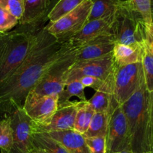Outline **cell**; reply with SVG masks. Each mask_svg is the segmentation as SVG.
<instances>
[{"label": "cell", "instance_id": "6da1fadb", "mask_svg": "<svg viewBox=\"0 0 153 153\" xmlns=\"http://www.w3.org/2000/svg\"><path fill=\"white\" fill-rule=\"evenodd\" d=\"M64 43L48 31L46 25L38 34L35 42L22 64L0 85V117H8L22 108L27 95L40 82L57 59Z\"/></svg>", "mask_w": 153, "mask_h": 153}, {"label": "cell", "instance_id": "7a4b0ae2", "mask_svg": "<svg viewBox=\"0 0 153 153\" xmlns=\"http://www.w3.org/2000/svg\"><path fill=\"white\" fill-rule=\"evenodd\" d=\"M127 122L130 150L134 153H147L153 150L151 128L150 92L145 79L136 92L122 105Z\"/></svg>", "mask_w": 153, "mask_h": 153}, {"label": "cell", "instance_id": "3957f363", "mask_svg": "<svg viewBox=\"0 0 153 153\" xmlns=\"http://www.w3.org/2000/svg\"><path fill=\"white\" fill-rule=\"evenodd\" d=\"M47 23L18 24L13 30L0 33V85L25 61L38 34Z\"/></svg>", "mask_w": 153, "mask_h": 153}, {"label": "cell", "instance_id": "277c9868", "mask_svg": "<svg viewBox=\"0 0 153 153\" xmlns=\"http://www.w3.org/2000/svg\"><path fill=\"white\" fill-rule=\"evenodd\" d=\"M79 45L70 42L64 43L59 56L46 70L32 92L39 95H58L64 88V77L76 62ZM31 92V91H30Z\"/></svg>", "mask_w": 153, "mask_h": 153}, {"label": "cell", "instance_id": "5b68a950", "mask_svg": "<svg viewBox=\"0 0 153 153\" xmlns=\"http://www.w3.org/2000/svg\"><path fill=\"white\" fill-rule=\"evenodd\" d=\"M146 25L142 16L121 3L112 24V36L116 43L144 44Z\"/></svg>", "mask_w": 153, "mask_h": 153}, {"label": "cell", "instance_id": "8992f818", "mask_svg": "<svg viewBox=\"0 0 153 153\" xmlns=\"http://www.w3.org/2000/svg\"><path fill=\"white\" fill-rule=\"evenodd\" d=\"M91 0H85L76 8L55 22L46 24L48 31L62 43L69 42L88 22L92 7Z\"/></svg>", "mask_w": 153, "mask_h": 153}, {"label": "cell", "instance_id": "52a82bcc", "mask_svg": "<svg viewBox=\"0 0 153 153\" xmlns=\"http://www.w3.org/2000/svg\"><path fill=\"white\" fill-rule=\"evenodd\" d=\"M144 80L142 62L114 68V94L117 104L125 102L140 86Z\"/></svg>", "mask_w": 153, "mask_h": 153}, {"label": "cell", "instance_id": "ba28073f", "mask_svg": "<svg viewBox=\"0 0 153 153\" xmlns=\"http://www.w3.org/2000/svg\"><path fill=\"white\" fill-rule=\"evenodd\" d=\"M115 67L112 53L100 58L76 61L68 71L64 77V86L70 82L86 76L98 78L104 81L113 71Z\"/></svg>", "mask_w": 153, "mask_h": 153}, {"label": "cell", "instance_id": "9c48e42d", "mask_svg": "<svg viewBox=\"0 0 153 153\" xmlns=\"http://www.w3.org/2000/svg\"><path fill=\"white\" fill-rule=\"evenodd\" d=\"M130 150L127 122L121 105L114 109L110 117L106 135V153Z\"/></svg>", "mask_w": 153, "mask_h": 153}, {"label": "cell", "instance_id": "30bf717a", "mask_svg": "<svg viewBox=\"0 0 153 153\" xmlns=\"http://www.w3.org/2000/svg\"><path fill=\"white\" fill-rule=\"evenodd\" d=\"M80 101L68 102L58 105L56 111L52 117L40 124L32 123L33 133H49L74 130V123Z\"/></svg>", "mask_w": 153, "mask_h": 153}, {"label": "cell", "instance_id": "8fae6325", "mask_svg": "<svg viewBox=\"0 0 153 153\" xmlns=\"http://www.w3.org/2000/svg\"><path fill=\"white\" fill-rule=\"evenodd\" d=\"M13 129V148L10 153H28L34 148L32 138L33 121L23 108L8 117Z\"/></svg>", "mask_w": 153, "mask_h": 153}, {"label": "cell", "instance_id": "7c38bea8", "mask_svg": "<svg viewBox=\"0 0 153 153\" xmlns=\"http://www.w3.org/2000/svg\"><path fill=\"white\" fill-rule=\"evenodd\" d=\"M22 108L34 123H44L58 108V95H39L31 91L26 98Z\"/></svg>", "mask_w": 153, "mask_h": 153}, {"label": "cell", "instance_id": "4fadbf2b", "mask_svg": "<svg viewBox=\"0 0 153 153\" xmlns=\"http://www.w3.org/2000/svg\"><path fill=\"white\" fill-rule=\"evenodd\" d=\"M116 43L112 35H103L83 43L78 48L76 61L103 58L112 53Z\"/></svg>", "mask_w": 153, "mask_h": 153}, {"label": "cell", "instance_id": "5bb4252c", "mask_svg": "<svg viewBox=\"0 0 153 153\" xmlns=\"http://www.w3.org/2000/svg\"><path fill=\"white\" fill-rule=\"evenodd\" d=\"M88 102L95 112H112L118 106L114 94V70Z\"/></svg>", "mask_w": 153, "mask_h": 153}, {"label": "cell", "instance_id": "9a60e30c", "mask_svg": "<svg viewBox=\"0 0 153 153\" xmlns=\"http://www.w3.org/2000/svg\"><path fill=\"white\" fill-rule=\"evenodd\" d=\"M114 17L99 19L87 22L83 28L73 36L69 42L81 46L83 43L100 36L112 35V24Z\"/></svg>", "mask_w": 153, "mask_h": 153}, {"label": "cell", "instance_id": "2e32d148", "mask_svg": "<svg viewBox=\"0 0 153 153\" xmlns=\"http://www.w3.org/2000/svg\"><path fill=\"white\" fill-rule=\"evenodd\" d=\"M56 0H24V12L19 21L21 25L49 22L48 14Z\"/></svg>", "mask_w": 153, "mask_h": 153}, {"label": "cell", "instance_id": "e0dca14e", "mask_svg": "<svg viewBox=\"0 0 153 153\" xmlns=\"http://www.w3.org/2000/svg\"><path fill=\"white\" fill-rule=\"evenodd\" d=\"M59 142L70 153H90L84 135L75 130L45 133Z\"/></svg>", "mask_w": 153, "mask_h": 153}, {"label": "cell", "instance_id": "ac0fdd59", "mask_svg": "<svg viewBox=\"0 0 153 153\" xmlns=\"http://www.w3.org/2000/svg\"><path fill=\"white\" fill-rule=\"evenodd\" d=\"M144 44L125 45L116 43L112 50L115 64L118 66L142 62Z\"/></svg>", "mask_w": 153, "mask_h": 153}, {"label": "cell", "instance_id": "d6986e66", "mask_svg": "<svg viewBox=\"0 0 153 153\" xmlns=\"http://www.w3.org/2000/svg\"><path fill=\"white\" fill-rule=\"evenodd\" d=\"M91 1L92 4L88 22L114 17L121 4L120 0H91Z\"/></svg>", "mask_w": 153, "mask_h": 153}, {"label": "cell", "instance_id": "ffe728a7", "mask_svg": "<svg viewBox=\"0 0 153 153\" xmlns=\"http://www.w3.org/2000/svg\"><path fill=\"white\" fill-rule=\"evenodd\" d=\"M112 112H95L87 131L83 134L85 137L105 136L107 132L110 117Z\"/></svg>", "mask_w": 153, "mask_h": 153}, {"label": "cell", "instance_id": "44dd1931", "mask_svg": "<svg viewBox=\"0 0 153 153\" xmlns=\"http://www.w3.org/2000/svg\"><path fill=\"white\" fill-rule=\"evenodd\" d=\"M94 110L87 101H80V105L76 112L74 123V130L83 134L90 125L92 119L94 116Z\"/></svg>", "mask_w": 153, "mask_h": 153}, {"label": "cell", "instance_id": "7402d4cb", "mask_svg": "<svg viewBox=\"0 0 153 153\" xmlns=\"http://www.w3.org/2000/svg\"><path fill=\"white\" fill-rule=\"evenodd\" d=\"M85 0H58L48 14L50 22H55L82 4Z\"/></svg>", "mask_w": 153, "mask_h": 153}, {"label": "cell", "instance_id": "603a6c76", "mask_svg": "<svg viewBox=\"0 0 153 153\" xmlns=\"http://www.w3.org/2000/svg\"><path fill=\"white\" fill-rule=\"evenodd\" d=\"M85 87L80 80H75L65 85L58 94V105L70 101L72 97H76L80 101H87L85 96Z\"/></svg>", "mask_w": 153, "mask_h": 153}, {"label": "cell", "instance_id": "cb8c5ba5", "mask_svg": "<svg viewBox=\"0 0 153 153\" xmlns=\"http://www.w3.org/2000/svg\"><path fill=\"white\" fill-rule=\"evenodd\" d=\"M32 138L34 146L41 148L49 153H70L59 142L45 133H33Z\"/></svg>", "mask_w": 153, "mask_h": 153}, {"label": "cell", "instance_id": "d4e9b609", "mask_svg": "<svg viewBox=\"0 0 153 153\" xmlns=\"http://www.w3.org/2000/svg\"><path fill=\"white\" fill-rule=\"evenodd\" d=\"M121 3L128 6L142 16L146 25H153L150 0H120Z\"/></svg>", "mask_w": 153, "mask_h": 153}, {"label": "cell", "instance_id": "484cf974", "mask_svg": "<svg viewBox=\"0 0 153 153\" xmlns=\"http://www.w3.org/2000/svg\"><path fill=\"white\" fill-rule=\"evenodd\" d=\"M13 129L9 117L0 120V149L7 153L11 152L13 148Z\"/></svg>", "mask_w": 153, "mask_h": 153}, {"label": "cell", "instance_id": "4316f807", "mask_svg": "<svg viewBox=\"0 0 153 153\" xmlns=\"http://www.w3.org/2000/svg\"><path fill=\"white\" fill-rule=\"evenodd\" d=\"M146 87L148 92L153 91V56L145 42L142 59Z\"/></svg>", "mask_w": 153, "mask_h": 153}, {"label": "cell", "instance_id": "83f0119b", "mask_svg": "<svg viewBox=\"0 0 153 153\" xmlns=\"http://www.w3.org/2000/svg\"><path fill=\"white\" fill-rule=\"evenodd\" d=\"M0 7L20 20L24 12V0H0Z\"/></svg>", "mask_w": 153, "mask_h": 153}, {"label": "cell", "instance_id": "f1b7e54d", "mask_svg": "<svg viewBox=\"0 0 153 153\" xmlns=\"http://www.w3.org/2000/svg\"><path fill=\"white\" fill-rule=\"evenodd\" d=\"M19 24V20L10 13L0 7V33L10 31Z\"/></svg>", "mask_w": 153, "mask_h": 153}, {"label": "cell", "instance_id": "f546056e", "mask_svg": "<svg viewBox=\"0 0 153 153\" xmlns=\"http://www.w3.org/2000/svg\"><path fill=\"white\" fill-rule=\"evenodd\" d=\"M86 143L90 153H106V137L95 136V137H85Z\"/></svg>", "mask_w": 153, "mask_h": 153}, {"label": "cell", "instance_id": "4dcf8cb0", "mask_svg": "<svg viewBox=\"0 0 153 153\" xmlns=\"http://www.w3.org/2000/svg\"><path fill=\"white\" fill-rule=\"evenodd\" d=\"M80 82L85 88L88 87V88L94 89L95 91L101 86L104 82V81L101 80V79H98V78L92 77V76L83 77L80 79Z\"/></svg>", "mask_w": 153, "mask_h": 153}, {"label": "cell", "instance_id": "1f68e13d", "mask_svg": "<svg viewBox=\"0 0 153 153\" xmlns=\"http://www.w3.org/2000/svg\"><path fill=\"white\" fill-rule=\"evenodd\" d=\"M146 43L153 56V25H147L146 28Z\"/></svg>", "mask_w": 153, "mask_h": 153}, {"label": "cell", "instance_id": "d6a6232c", "mask_svg": "<svg viewBox=\"0 0 153 153\" xmlns=\"http://www.w3.org/2000/svg\"><path fill=\"white\" fill-rule=\"evenodd\" d=\"M150 108H151V128L153 146V91L152 92H150Z\"/></svg>", "mask_w": 153, "mask_h": 153}, {"label": "cell", "instance_id": "836d02e7", "mask_svg": "<svg viewBox=\"0 0 153 153\" xmlns=\"http://www.w3.org/2000/svg\"><path fill=\"white\" fill-rule=\"evenodd\" d=\"M28 153H49V152H47L46 150H44V149H41V148L40 147H38V146H35L34 145V148H33L32 149H31V150H30Z\"/></svg>", "mask_w": 153, "mask_h": 153}, {"label": "cell", "instance_id": "e575fe53", "mask_svg": "<svg viewBox=\"0 0 153 153\" xmlns=\"http://www.w3.org/2000/svg\"><path fill=\"white\" fill-rule=\"evenodd\" d=\"M114 153H134L131 150H124L122 151V152H114Z\"/></svg>", "mask_w": 153, "mask_h": 153}, {"label": "cell", "instance_id": "d590c367", "mask_svg": "<svg viewBox=\"0 0 153 153\" xmlns=\"http://www.w3.org/2000/svg\"><path fill=\"white\" fill-rule=\"evenodd\" d=\"M150 4H151V10L152 13H153V0H150Z\"/></svg>", "mask_w": 153, "mask_h": 153}, {"label": "cell", "instance_id": "8d00e7d4", "mask_svg": "<svg viewBox=\"0 0 153 153\" xmlns=\"http://www.w3.org/2000/svg\"><path fill=\"white\" fill-rule=\"evenodd\" d=\"M1 153H7V152H4V151L1 150Z\"/></svg>", "mask_w": 153, "mask_h": 153}, {"label": "cell", "instance_id": "74e56055", "mask_svg": "<svg viewBox=\"0 0 153 153\" xmlns=\"http://www.w3.org/2000/svg\"><path fill=\"white\" fill-rule=\"evenodd\" d=\"M147 153H153V150H152L151 152H147Z\"/></svg>", "mask_w": 153, "mask_h": 153}, {"label": "cell", "instance_id": "f35d334b", "mask_svg": "<svg viewBox=\"0 0 153 153\" xmlns=\"http://www.w3.org/2000/svg\"><path fill=\"white\" fill-rule=\"evenodd\" d=\"M152 21H153V13H152Z\"/></svg>", "mask_w": 153, "mask_h": 153}]
</instances>
